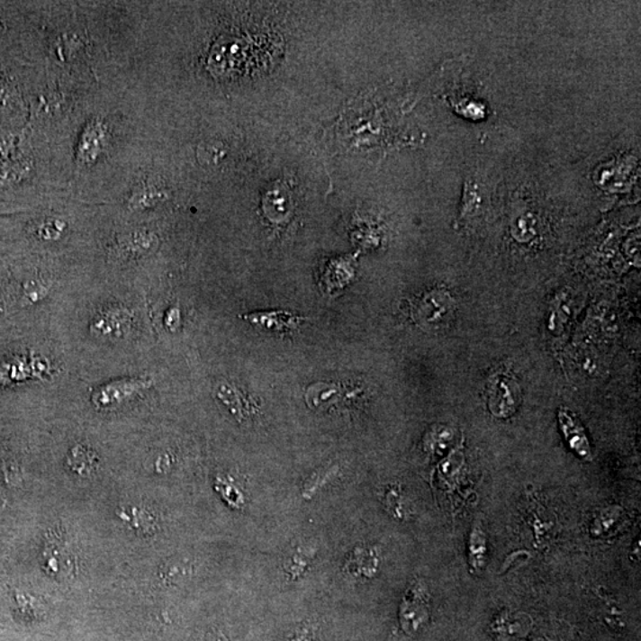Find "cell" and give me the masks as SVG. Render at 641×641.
Returning a JSON list of instances; mask_svg holds the SVG:
<instances>
[{"instance_id": "2", "label": "cell", "mask_w": 641, "mask_h": 641, "mask_svg": "<svg viewBox=\"0 0 641 641\" xmlns=\"http://www.w3.org/2000/svg\"><path fill=\"white\" fill-rule=\"evenodd\" d=\"M520 402V390L512 378L505 375L493 376L488 383V408L494 416L509 417Z\"/></svg>"}, {"instance_id": "7", "label": "cell", "mask_w": 641, "mask_h": 641, "mask_svg": "<svg viewBox=\"0 0 641 641\" xmlns=\"http://www.w3.org/2000/svg\"><path fill=\"white\" fill-rule=\"evenodd\" d=\"M150 387V380L148 379H125L121 382L110 384L95 394V402L99 404H114L128 400L132 394Z\"/></svg>"}, {"instance_id": "5", "label": "cell", "mask_w": 641, "mask_h": 641, "mask_svg": "<svg viewBox=\"0 0 641 641\" xmlns=\"http://www.w3.org/2000/svg\"><path fill=\"white\" fill-rule=\"evenodd\" d=\"M557 416L561 430L570 448L584 460H591V443L579 420L566 410H560Z\"/></svg>"}, {"instance_id": "6", "label": "cell", "mask_w": 641, "mask_h": 641, "mask_svg": "<svg viewBox=\"0 0 641 641\" xmlns=\"http://www.w3.org/2000/svg\"><path fill=\"white\" fill-rule=\"evenodd\" d=\"M132 322L131 312L128 309L114 308L110 309L99 315L92 324V333L98 337H121L122 331H126Z\"/></svg>"}, {"instance_id": "3", "label": "cell", "mask_w": 641, "mask_h": 641, "mask_svg": "<svg viewBox=\"0 0 641 641\" xmlns=\"http://www.w3.org/2000/svg\"><path fill=\"white\" fill-rule=\"evenodd\" d=\"M43 566L50 576L65 579L73 575L76 560L66 542L53 538L48 540L43 551Z\"/></svg>"}, {"instance_id": "1", "label": "cell", "mask_w": 641, "mask_h": 641, "mask_svg": "<svg viewBox=\"0 0 641 641\" xmlns=\"http://www.w3.org/2000/svg\"><path fill=\"white\" fill-rule=\"evenodd\" d=\"M455 303L448 293L436 290L426 294L417 304L415 319L420 326L438 328L445 326L452 319Z\"/></svg>"}, {"instance_id": "9", "label": "cell", "mask_w": 641, "mask_h": 641, "mask_svg": "<svg viewBox=\"0 0 641 641\" xmlns=\"http://www.w3.org/2000/svg\"><path fill=\"white\" fill-rule=\"evenodd\" d=\"M207 641H227L225 639V636L221 635V633L215 632L212 633V635L208 636V640Z\"/></svg>"}, {"instance_id": "8", "label": "cell", "mask_w": 641, "mask_h": 641, "mask_svg": "<svg viewBox=\"0 0 641 641\" xmlns=\"http://www.w3.org/2000/svg\"><path fill=\"white\" fill-rule=\"evenodd\" d=\"M215 394L218 400L221 401L238 420H241L248 416V402L242 397L240 391L232 384H219L216 386Z\"/></svg>"}, {"instance_id": "4", "label": "cell", "mask_w": 641, "mask_h": 641, "mask_svg": "<svg viewBox=\"0 0 641 641\" xmlns=\"http://www.w3.org/2000/svg\"><path fill=\"white\" fill-rule=\"evenodd\" d=\"M244 319L248 320L252 326L262 328L266 331H275V333H288V331L297 330L300 324L307 320L284 311L252 312V314L244 315Z\"/></svg>"}]
</instances>
